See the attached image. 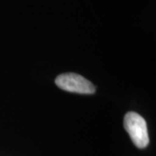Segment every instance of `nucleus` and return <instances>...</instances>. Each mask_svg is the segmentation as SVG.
Listing matches in <instances>:
<instances>
[{
	"mask_svg": "<svg viewBox=\"0 0 156 156\" xmlns=\"http://www.w3.org/2000/svg\"><path fill=\"white\" fill-rule=\"evenodd\" d=\"M56 84L62 90L78 94H94L95 86L91 82L76 73H65L59 75L55 80Z\"/></svg>",
	"mask_w": 156,
	"mask_h": 156,
	"instance_id": "nucleus-2",
	"label": "nucleus"
},
{
	"mask_svg": "<svg viewBox=\"0 0 156 156\" xmlns=\"http://www.w3.org/2000/svg\"><path fill=\"white\" fill-rule=\"evenodd\" d=\"M124 128L138 148H145L149 143V136L145 119L135 112H128L124 116Z\"/></svg>",
	"mask_w": 156,
	"mask_h": 156,
	"instance_id": "nucleus-1",
	"label": "nucleus"
}]
</instances>
